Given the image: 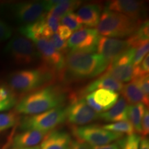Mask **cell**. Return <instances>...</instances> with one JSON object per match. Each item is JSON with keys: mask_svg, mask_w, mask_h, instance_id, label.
<instances>
[{"mask_svg": "<svg viewBox=\"0 0 149 149\" xmlns=\"http://www.w3.org/2000/svg\"><path fill=\"white\" fill-rule=\"evenodd\" d=\"M46 11L59 19L79 8L81 1L74 0H51L46 1Z\"/></svg>", "mask_w": 149, "mask_h": 149, "instance_id": "cell-19", "label": "cell"}, {"mask_svg": "<svg viewBox=\"0 0 149 149\" xmlns=\"http://www.w3.org/2000/svg\"><path fill=\"white\" fill-rule=\"evenodd\" d=\"M106 9L123 14L128 17L142 22L146 15L144 3L135 0H113L107 3Z\"/></svg>", "mask_w": 149, "mask_h": 149, "instance_id": "cell-14", "label": "cell"}, {"mask_svg": "<svg viewBox=\"0 0 149 149\" xmlns=\"http://www.w3.org/2000/svg\"><path fill=\"white\" fill-rule=\"evenodd\" d=\"M149 71V55L148 54L144 57L142 61L137 66L133 67V79L139 77L141 76L148 74Z\"/></svg>", "mask_w": 149, "mask_h": 149, "instance_id": "cell-32", "label": "cell"}, {"mask_svg": "<svg viewBox=\"0 0 149 149\" xmlns=\"http://www.w3.org/2000/svg\"><path fill=\"white\" fill-rule=\"evenodd\" d=\"M149 133V112L148 109L145 111L141 122V134L144 137L148 135Z\"/></svg>", "mask_w": 149, "mask_h": 149, "instance_id": "cell-37", "label": "cell"}, {"mask_svg": "<svg viewBox=\"0 0 149 149\" xmlns=\"http://www.w3.org/2000/svg\"><path fill=\"white\" fill-rule=\"evenodd\" d=\"M142 22L105 8L96 30L100 35L115 39L124 38L133 35Z\"/></svg>", "mask_w": 149, "mask_h": 149, "instance_id": "cell-4", "label": "cell"}, {"mask_svg": "<svg viewBox=\"0 0 149 149\" xmlns=\"http://www.w3.org/2000/svg\"><path fill=\"white\" fill-rule=\"evenodd\" d=\"M33 42L46 66L55 72H63L65 66L63 53L56 50L48 39L38 38Z\"/></svg>", "mask_w": 149, "mask_h": 149, "instance_id": "cell-12", "label": "cell"}, {"mask_svg": "<svg viewBox=\"0 0 149 149\" xmlns=\"http://www.w3.org/2000/svg\"><path fill=\"white\" fill-rule=\"evenodd\" d=\"M135 48H130L109 65L105 73L120 82H128L133 79Z\"/></svg>", "mask_w": 149, "mask_h": 149, "instance_id": "cell-10", "label": "cell"}, {"mask_svg": "<svg viewBox=\"0 0 149 149\" xmlns=\"http://www.w3.org/2000/svg\"><path fill=\"white\" fill-rule=\"evenodd\" d=\"M102 128L105 130H109V131L121 133L122 135L126 134L127 135H130L135 133L133 126L128 120L121 121V122L106 124V125L102 126Z\"/></svg>", "mask_w": 149, "mask_h": 149, "instance_id": "cell-27", "label": "cell"}, {"mask_svg": "<svg viewBox=\"0 0 149 149\" xmlns=\"http://www.w3.org/2000/svg\"><path fill=\"white\" fill-rule=\"evenodd\" d=\"M91 149H120L117 143H113V144H109L104 146H90Z\"/></svg>", "mask_w": 149, "mask_h": 149, "instance_id": "cell-41", "label": "cell"}, {"mask_svg": "<svg viewBox=\"0 0 149 149\" xmlns=\"http://www.w3.org/2000/svg\"><path fill=\"white\" fill-rule=\"evenodd\" d=\"M109 65L106 59L99 54L70 51L65 57L64 70L67 76L72 79H88L102 74L107 69Z\"/></svg>", "mask_w": 149, "mask_h": 149, "instance_id": "cell-1", "label": "cell"}, {"mask_svg": "<svg viewBox=\"0 0 149 149\" xmlns=\"http://www.w3.org/2000/svg\"><path fill=\"white\" fill-rule=\"evenodd\" d=\"M134 81L137 85V86L140 88L145 95L149 96V77L148 74H145V75L141 76V77L133 79Z\"/></svg>", "mask_w": 149, "mask_h": 149, "instance_id": "cell-34", "label": "cell"}, {"mask_svg": "<svg viewBox=\"0 0 149 149\" xmlns=\"http://www.w3.org/2000/svg\"><path fill=\"white\" fill-rule=\"evenodd\" d=\"M71 149H91L90 146L79 140L72 141Z\"/></svg>", "mask_w": 149, "mask_h": 149, "instance_id": "cell-40", "label": "cell"}, {"mask_svg": "<svg viewBox=\"0 0 149 149\" xmlns=\"http://www.w3.org/2000/svg\"><path fill=\"white\" fill-rule=\"evenodd\" d=\"M46 133L37 130H25L13 138V146L15 149H22L37 145L46 135Z\"/></svg>", "mask_w": 149, "mask_h": 149, "instance_id": "cell-17", "label": "cell"}, {"mask_svg": "<svg viewBox=\"0 0 149 149\" xmlns=\"http://www.w3.org/2000/svg\"><path fill=\"white\" fill-rule=\"evenodd\" d=\"M149 42L148 41L143 42L135 48V55L133 57V67L139 65L143 59L148 54Z\"/></svg>", "mask_w": 149, "mask_h": 149, "instance_id": "cell-31", "label": "cell"}, {"mask_svg": "<svg viewBox=\"0 0 149 149\" xmlns=\"http://www.w3.org/2000/svg\"><path fill=\"white\" fill-rule=\"evenodd\" d=\"M123 87L124 84L122 82L104 73L87 86L84 91V93H91L98 89H107L117 93L121 92Z\"/></svg>", "mask_w": 149, "mask_h": 149, "instance_id": "cell-21", "label": "cell"}, {"mask_svg": "<svg viewBox=\"0 0 149 149\" xmlns=\"http://www.w3.org/2000/svg\"><path fill=\"white\" fill-rule=\"evenodd\" d=\"M72 140L69 134L63 130H53L43 139L40 149H71Z\"/></svg>", "mask_w": 149, "mask_h": 149, "instance_id": "cell-15", "label": "cell"}, {"mask_svg": "<svg viewBox=\"0 0 149 149\" xmlns=\"http://www.w3.org/2000/svg\"><path fill=\"white\" fill-rule=\"evenodd\" d=\"M128 103L123 97H121L111 109L100 113L99 118L106 122H117L128 120Z\"/></svg>", "mask_w": 149, "mask_h": 149, "instance_id": "cell-20", "label": "cell"}, {"mask_svg": "<svg viewBox=\"0 0 149 149\" xmlns=\"http://www.w3.org/2000/svg\"><path fill=\"white\" fill-rule=\"evenodd\" d=\"M130 48L126 40L100 37L97 51L110 64Z\"/></svg>", "mask_w": 149, "mask_h": 149, "instance_id": "cell-13", "label": "cell"}, {"mask_svg": "<svg viewBox=\"0 0 149 149\" xmlns=\"http://www.w3.org/2000/svg\"><path fill=\"white\" fill-rule=\"evenodd\" d=\"M13 137L10 135L9 137L8 140L6 142V144L3 146V148L1 149H15L14 147L13 146Z\"/></svg>", "mask_w": 149, "mask_h": 149, "instance_id": "cell-43", "label": "cell"}, {"mask_svg": "<svg viewBox=\"0 0 149 149\" xmlns=\"http://www.w3.org/2000/svg\"><path fill=\"white\" fill-rule=\"evenodd\" d=\"M22 149H40V147L38 146H35L33 147H30V148H22Z\"/></svg>", "mask_w": 149, "mask_h": 149, "instance_id": "cell-44", "label": "cell"}, {"mask_svg": "<svg viewBox=\"0 0 149 149\" xmlns=\"http://www.w3.org/2000/svg\"><path fill=\"white\" fill-rule=\"evenodd\" d=\"M148 20L143 22L137 28L135 32L128 37L127 42L130 48H135L142 44L143 42L148 41Z\"/></svg>", "mask_w": 149, "mask_h": 149, "instance_id": "cell-25", "label": "cell"}, {"mask_svg": "<svg viewBox=\"0 0 149 149\" xmlns=\"http://www.w3.org/2000/svg\"><path fill=\"white\" fill-rule=\"evenodd\" d=\"M121 92L124 100L127 102V103H129L131 105L142 103L146 107L148 106L149 97L145 95L133 80H131L130 83L124 85Z\"/></svg>", "mask_w": 149, "mask_h": 149, "instance_id": "cell-22", "label": "cell"}, {"mask_svg": "<svg viewBox=\"0 0 149 149\" xmlns=\"http://www.w3.org/2000/svg\"><path fill=\"white\" fill-rule=\"evenodd\" d=\"M66 120V109L57 107L40 113L24 117L21 122L23 130H37L48 133Z\"/></svg>", "mask_w": 149, "mask_h": 149, "instance_id": "cell-5", "label": "cell"}, {"mask_svg": "<svg viewBox=\"0 0 149 149\" xmlns=\"http://www.w3.org/2000/svg\"><path fill=\"white\" fill-rule=\"evenodd\" d=\"M48 40H49L51 44H53V46L55 47V49L61 53L66 51V50L68 49L67 42H66V40L61 39L60 37L57 33H54L50 38H48Z\"/></svg>", "mask_w": 149, "mask_h": 149, "instance_id": "cell-33", "label": "cell"}, {"mask_svg": "<svg viewBox=\"0 0 149 149\" xmlns=\"http://www.w3.org/2000/svg\"><path fill=\"white\" fill-rule=\"evenodd\" d=\"M64 100V93L58 87L48 86L24 97L17 104L15 111L26 115L40 114L54 108L63 107Z\"/></svg>", "mask_w": 149, "mask_h": 149, "instance_id": "cell-2", "label": "cell"}, {"mask_svg": "<svg viewBox=\"0 0 149 149\" xmlns=\"http://www.w3.org/2000/svg\"><path fill=\"white\" fill-rule=\"evenodd\" d=\"M140 144L139 145V149H149L148 139L146 137H141L140 139Z\"/></svg>", "mask_w": 149, "mask_h": 149, "instance_id": "cell-42", "label": "cell"}, {"mask_svg": "<svg viewBox=\"0 0 149 149\" xmlns=\"http://www.w3.org/2000/svg\"><path fill=\"white\" fill-rule=\"evenodd\" d=\"M72 133L77 140L81 141L90 146H99L109 144L112 141L122 138L121 133L105 130L97 125H87L72 128Z\"/></svg>", "mask_w": 149, "mask_h": 149, "instance_id": "cell-7", "label": "cell"}, {"mask_svg": "<svg viewBox=\"0 0 149 149\" xmlns=\"http://www.w3.org/2000/svg\"><path fill=\"white\" fill-rule=\"evenodd\" d=\"M10 8L15 20L24 26L37 22L47 12L46 1L19 2L11 5Z\"/></svg>", "mask_w": 149, "mask_h": 149, "instance_id": "cell-8", "label": "cell"}, {"mask_svg": "<svg viewBox=\"0 0 149 149\" xmlns=\"http://www.w3.org/2000/svg\"><path fill=\"white\" fill-rule=\"evenodd\" d=\"M140 139L138 135L134 133L120 139L117 143L120 149H139Z\"/></svg>", "mask_w": 149, "mask_h": 149, "instance_id": "cell-30", "label": "cell"}, {"mask_svg": "<svg viewBox=\"0 0 149 149\" xmlns=\"http://www.w3.org/2000/svg\"><path fill=\"white\" fill-rule=\"evenodd\" d=\"M17 101L16 93L8 86L0 85V111L10 109Z\"/></svg>", "mask_w": 149, "mask_h": 149, "instance_id": "cell-26", "label": "cell"}, {"mask_svg": "<svg viewBox=\"0 0 149 149\" xmlns=\"http://www.w3.org/2000/svg\"><path fill=\"white\" fill-rule=\"evenodd\" d=\"M13 33V29L8 24L0 20V42L10 38Z\"/></svg>", "mask_w": 149, "mask_h": 149, "instance_id": "cell-36", "label": "cell"}, {"mask_svg": "<svg viewBox=\"0 0 149 149\" xmlns=\"http://www.w3.org/2000/svg\"><path fill=\"white\" fill-rule=\"evenodd\" d=\"M100 37L96 29L82 28L76 31L69 37L67 41L68 48L71 51L95 53Z\"/></svg>", "mask_w": 149, "mask_h": 149, "instance_id": "cell-9", "label": "cell"}, {"mask_svg": "<svg viewBox=\"0 0 149 149\" xmlns=\"http://www.w3.org/2000/svg\"><path fill=\"white\" fill-rule=\"evenodd\" d=\"M45 19L47 26L53 33H56L59 26V19L50 13H46Z\"/></svg>", "mask_w": 149, "mask_h": 149, "instance_id": "cell-35", "label": "cell"}, {"mask_svg": "<svg viewBox=\"0 0 149 149\" xmlns=\"http://www.w3.org/2000/svg\"><path fill=\"white\" fill-rule=\"evenodd\" d=\"M102 6L100 3H91L81 6L77 11L79 17L83 25L93 28L97 26L101 17Z\"/></svg>", "mask_w": 149, "mask_h": 149, "instance_id": "cell-18", "label": "cell"}, {"mask_svg": "<svg viewBox=\"0 0 149 149\" xmlns=\"http://www.w3.org/2000/svg\"><path fill=\"white\" fill-rule=\"evenodd\" d=\"M86 102L87 104L90 107L91 109H92L93 111H95L96 113H102L104 112L102 108L100 107V105H98L95 102V100H93L92 95H91V93H89L88 95H87L86 97Z\"/></svg>", "mask_w": 149, "mask_h": 149, "instance_id": "cell-38", "label": "cell"}, {"mask_svg": "<svg viewBox=\"0 0 149 149\" xmlns=\"http://www.w3.org/2000/svg\"><path fill=\"white\" fill-rule=\"evenodd\" d=\"M18 120L19 117L16 112L0 113V133L14 126Z\"/></svg>", "mask_w": 149, "mask_h": 149, "instance_id": "cell-28", "label": "cell"}, {"mask_svg": "<svg viewBox=\"0 0 149 149\" xmlns=\"http://www.w3.org/2000/svg\"><path fill=\"white\" fill-rule=\"evenodd\" d=\"M0 81H1V80H0Z\"/></svg>", "mask_w": 149, "mask_h": 149, "instance_id": "cell-45", "label": "cell"}, {"mask_svg": "<svg viewBox=\"0 0 149 149\" xmlns=\"http://www.w3.org/2000/svg\"><path fill=\"white\" fill-rule=\"evenodd\" d=\"M55 72L46 66L35 69L19 70L13 72L8 78V86L15 93H26L51 84Z\"/></svg>", "mask_w": 149, "mask_h": 149, "instance_id": "cell-3", "label": "cell"}, {"mask_svg": "<svg viewBox=\"0 0 149 149\" xmlns=\"http://www.w3.org/2000/svg\"><path fill=\"white\" fill-rule=\"evenodd\" d=\"M45 15L34 23L22 26L19 29V32L29 40L32 41L38 38H50L54 33L46 24Z\"/></svg>", "mask_w": 149, "mask_h": 149, "instance_id": "cell-16", "label": "cell"}, {"mask_svg": "<svg viewBox=\"0 0 149 149\" xmlns=\"http://www.w3.org/2000/svg\"><path fill=\"white\" fill-rule=\"evenodd\" d=\"M93 100L102 108L104 111L111 109L119 99L118 93L107 89H98L91 93Z\"/></svg>", "mask_w": 149, "mask_h": 149, "instance_id": "cell-23", "label": "cell"}, {"mask_svg": "<svg viewBox=\"0 0 149 149\" xmlns=\"http://www.w3.org/2000/svg\"><path fill=\"white\" fill-rule=\"evenodd\" d=\"M146 107L142 103H138L128 106V119L134 128L135 131L141 134V122L144 116Z\"/></svg>", "mask_w": 149, "mask_h": 149, "instance_id": "cell-24", "label": "cell"}, {"mask_svg": "<svg viewBox=\"0 0 149 149\" xmlns=\"http://www.w3.org/2000/svg\"><path fill=\"white\" fill-rule=\"evenodd\" d=\"M5 53L19 65L33 64L40 58L34 44L23 36L13 37L6 46Z\"/></svg>", "mask_w": 149, "mask_h": 149, "instance_id": "cell-6", "label": "cell"}, {"mask_svg": "<svg viewBox=\"0 0 149 149\" xmlns=\"http://www.w3.org/2000/svg\"><path fill=\"white\" fill-rule=\"evenodd\" d=\"M100 114L93 111L84 98H74L66 109V120L72 125H86L97 120Z\"/></svg>", "mask_w": 149, "mask_h": 149, "instance_id": "cell-11", "label": "cell"}, {"mask_svg": "<svg viewBox=\"0 0 149 149\" xmlns=\"http://www.w3.org/2000/svg\"><path fill=\"white\" fill-rule=\"evenodd\" d=\"M61 23L63 26H67L70 31H77L83 28V24L77 14L73 12L65 15L61 18Z\"/></svg>", "mask_w": 149, "mask_h": 149, "instance_id": "cell-29", "label": "cell"}, {"mask_svg": "<svg viewBox=\"0 0 149 149\" xmlns=\"http://www.w3.org/2000/svg\"><path fill=\"white\" fill-rule=\"evenodd\" d=\"M57 35L60 37L61 39L62 40H66L67 39H69V37L71 36L72 35V31L68 29L67 26H65L60 25L58 27L57 32H56Z\"/></svg>", "mask_w": 149, "mask_h": 149, "instance_id": "cell-39", "label": "cell"}]
</instances>
